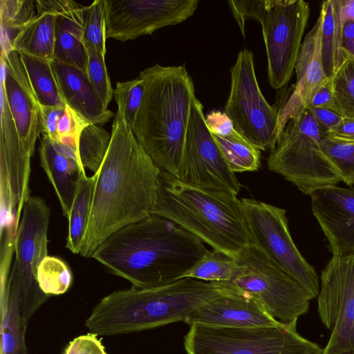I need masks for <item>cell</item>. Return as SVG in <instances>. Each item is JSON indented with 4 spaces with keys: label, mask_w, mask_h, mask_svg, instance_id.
<instances>
[{
    "label": "cell",
    "mask_w": 354,
    "mask_h": 354,
    "mask_svg": "<svg viewBox=\"0 0 354 354\" xmlns=\"http://www.w3.org/2000/svg\"><path fill=\"white\" fill-rule=\"evenodd\" d=\"M160 171L124 119L115 114L110 145L97 172L80 255L91 257L112 234L153 214Z\"/></svg>",
    "instance_id": "cell-1"
},
{
    "label": "cell",
    "mask_w": 354,
    "mask_h": 354,
    "mask_svg": "<svg viewBox=\"0 0 354 354\" xmlns=\"http://www.w3.org/2000/svg\"><path fill=\"white\" fill-rule=\"evenodd\" d=\"M207 250L198 237L151 214L112 234L91 257L132 287L151 288L183 278Z\"/></svg>",
    "instance_id": "cell-2"
},
{
    "label": "cell",
    "mask_w": 354,
    "mask_h": 354,
    "mask_svg": "<svg viewBox=\"0 0 354 354\" xmlns=\"http://www.w3.org/2000/svg\"><path fill=\"white\" fill-rule=\"evenodd\" d=\"M221 294L213 282L190 277L159 287L115 290L100 299L84 324L97 335L114 336L185 322Z\"/></svg>",
    "instance_id": "cell-3"
},
{
    "label": "cell",
    "mask_w": 354,
    "mask_h": 354,
    "mask_svg": "<svg viewBox=\"0 0 354 354\" xmlns=\"http://www.w3.org/2000/svg\"><path fill=\"white\" fill-rule=\"evenodd\" d=\"M138 77L145 89L133 133L153 162L176 176L196 97L192 78L183 65L158 64L142 71Z\"/></svg>",
    "instance_id": "cell-4"
},
{
    "label": "cell",
    "mask_w": 354,
    "mask_h": 354,
    "mask_svg": "<svg viewBox=\"0 0 354 354\" xmlns=\"http://www.w3.org/2000/svg\"><path fill=\"white\" fill-rule=\"evenodd\" d=\"M152 214L234 257L250 243L241 201L236 195L189 186L162 170Z\"/></svg>",
    "instance_id": "cell-5"
},
{
    "label": "cell",
    "mask_w": 354,
    "mask_h": 354,
    "mask_svg": "<svg viewBox=\"0 0 354 354\" xmlns=\"http://www.w3.org/2000/svg\"><path fill=\"white\" fill-rule=\"evenodd\" d=\"M327 132L310 109L301 106L286 122L270 150L268 169L282 176L306 195L336 185L342 179L321 146Z\"/></svg>",
    "instance_id": "cell-6"
},
{
    "label": "cell",
    "mask_w": 354,
    "mask_h": 354,
    "mask_svg": "<svg viewBox=\"0 0 354 354\" xmlns=\"http://www.w3.org/2000/svg\"><path fill=\"white\" fill-rule=\"evenodd\" d=\"M235 259L232 278L213 282L221 293L249 297L283 323L297 320L308 313L312 295L254 245L244 247Z\"/></svg>",
    "instance_id": "cell-7"
},
{
    "label": "cell",
    "mask_w": 354,
    "mask_h": 354,
    "mask_svg": "<svg viewBox=\"0 0 354 354\" xmlns=\"http://www.w3.org/2000/svg\"><path fill=\"white\" fill-rule=\"evenodd\" d=\"M297 320L259 327L190 326L187 354H323L317 344L297 331Z\"/></svg>",
    "instance_id": "cell-8"
},
{
    "label": "cell",
    "mask_w": 354,
    "mask_h": 354,
    "mask_svg": "<svg viewBox=\"0 0 354 354\" xmlns=\"http://www.w3.org/2000/svg\"><path fill=\"white\" fill-rule=\"evenodd\" d=\"M50 217V209L41 198L30 196L27 199L17 233L15 260L8 280L1 283V290L17 298L28 323L50 297L41 290L37 280L38 267L48 256Z\"/></svg>",
    "instance_id": "cell-9"
},
{
    "label": "cell",
    "mask_w": 354,
    "mask_h": 354,
    "mask_svg": "<svg viewBox=\"0 0 354 354\" xmlns=\"http://www.w3.org/2000/svg\"><path fill=\"white\" fill-rule=\"evenodd\" d=\"M230 75V91L223 112L243 138L260 150H272L279 135L278 111L260 90L252 51H239Z\"/></svg>",
    "instance_id": "cell-10"
},
{
    "label": "cell",
    "mask_w": 354,
    "mask_h": 354,
    "mask_svg": "<svg viewBox=\"0 0 354 354\" xmlns=\"http://www.w3.org/2000/svg\"><path fill=\"white\" fill-rule=\"evenodd\" d=\"M250 243L260 250L314 297L318 295V276L301 254L289 232L286 211L252 198L241 200Z\"/></svg>",
    "instance_id": "cell-11"
},
{
    "label": "cell",
    "mask_w": 354,
    "mask_h": 354,
    "mask_svg": "<svg viewBox=\"0 0 354 354\" xmlns=\"http://www.w3.org/2000/svg\"><path fill=\"white\" fill-rule=\"evenodd\" d=\"M176 177L197 189L236 196L241 188L206 125L203 106L196 96L192 104L182 158Z\"/></svg>",
    "instance_id": "cell-12"
},
{
    "label": "cell",
    "mask_w": 354,
    "mask_h": 354,
    "mask_svg": "<svg viewBox=\"0 0 354 354\" xmlns=\"http://www.w3.org/2000/svg\"><path fill=\"white\" fill-rule=\"evenodd\" d=\"M317 296L319 317L331 331L323 354L354 353V256H333Z\"/></svg>",
    "instance_id": "cell-13"
},
{
    "label": "cell",
    "mask_w": 354,
    "mask_h": 354,
    "mask_svg": "<svg viewBox=\"0 0 354 354\" xmlns=\"http://www.w3.org/2000/svg\"><path fill=\"white\" fill-rule=\"evenodd\" d=\"M310 15L303 0H273L262 21L270 85L279 89L292 76Z\"/></svg>",
    "instance_id": "cell-14"
},
{
    "label": "cell",
    "mask_w": 354,
    "mask_h": 354,
    "mask_svg": "<svg viewBox=\"0 0 354 354\" xmlns=\"http://www.w3.org/2000/svg\"><path fill=\"white\" fill-rule=\"evenodd\" d=\"M106 38L120 41L151 35L180 24L197 9L198 0H104Z\"/></svg>",
    "instance_id": "cell-15"
},
{
    "label": "cell",
    "mask_w": 354,
    "mask_h": 354,
    "mask_svg": "<svg viewBox=\"0 0 354 354\" xmlns=\"http://www.w3.org/2000/svg\"><path fill=\"white\" fill-rule=\"evenodd\" d=\"M0 88L5 93L21 146L32 157L36 141L41 133L39 104L19 55L12 48L1 50Z\"/></svg>",
    "instance_id": "cell-16"
},
{
    "label": "cell",
    "mask_w": 354,
    "mask_h": 354,
    "mask_svg": "<svg viewBox=\"0 0 354 354\" xmlns=\"http://www.w3.org/2000/svg\"><path fill=\"white\" fill-rule=\"evenodd\" d=\"M311 208L334 256H354V187H324L310 195Z\"/></svg>",
    "instance_id": "cell-17"
},
{
    "label": "cell",
    "mask_w": 354,
    "mask_h": 354,
    "mask_svg": "<svg viewBox=\"0 0 354 354\" xmlns=\"http://www.w3.org/2000/svg\"><path fill=\"white\" fill-rule=\"evenodd\" d=\"M323 16L318 19L307 34L297 59L295 69L297 75L294 91L287 102L278 111L279 133L283 126L301 107L308 109L317 90L330 79L322 64L321 34Z\"/></svg>",
    "instance_id": "cell-18"
},
{
    "label": "cell",
    "mask_w": 354,
    "mask_h": 354,
    "mask_svg": "<svg viewBox=\"0 0 354 354\" xmlns=\"http://www.w3.org/2000/svg\"><path fill=\"white\" fill-rule=\"evenodd\" d=\"M37 10L55 14V58L87 76L88 53L84 43L86 6L71 0H37Z\"/></svg>",
    "instance_id": "cell-19"
},
{
    "label": "cell",
    "mask_w": 354,
    "mask_h": 354,
    "mask_svg": "<svg viewBox=\"0 0 354 354\" xmlns=\"http://www.w3.org/2000/svg\"><path fill=\"white\" fill-rule=\"evenodd\" d=\"M218 327H259L280 324L256 300L239 294L222 293L193 312L185 322Z\"/></svg>",
    "instance_id": "cell-20"
},
{
    "label": "cell",
    "mask_w": 354,
    "mask_h": 354,
    "mask_svg": "<svg viewBox=\"0 0 354 354\" xmlns=\"http://www.w3.org/2000/svg\"><path fill=\"white\" fill-rule=\"evenodd\" d=\"M39 154L41 166L55 189L64 216L68 218L80 173L85 171V168L75 149L43 135Z\"/></svg>",
    "instance_id": "cell-21"
},
{
    "label": "cell",
    "mask_w": 354,
    "mask_h": 354,
    "mask_svg": "<svg viewBox=\"0 0 354 354\" xmlns=\"http://www.w3.org/2000/svg\"><path fill=\"white\" fill-rule=\"evenodd\" d=\"M52 67L65 104L90 124H103L114 113L104 107L95 95L87 76L78 68L53 59Z\"/></svg>",
    "instance_id": "cell-22"
},
{
    "label": "cell",
    "mask_w": 354,
    "mask_h": 354,
    "mask_svg": "<svg viewBox=\"0 0 354 354\" xmlns=\"http://www.w3.org/2000/svg\"><path fill=\"white\" fill-rule=\"evenodd\" d=\"M321 48L324 72L330 79L349 56L343 45L342 0H326L322 3Z\"/></svg>",
    "instance_id": "cell-23"
},
{
    "label": "cell",
    "mask_w": 354,
    "mask_h": 354,
    "mask_svg": "<svg viewBox=\"0 0 354 354\" xmlns=\"http://www.w3.org/2000/svg\"><path fill=\"white\" fill-rule=\"evenodd\" d=\"M37 11L34 19L16 35L12 48L17 53L53 61L55 58V14Z\"/></svg>",
    "instance_id": "cell-24"
},
{
    "label": "cell",
    "mask_w": 354,
    "mask_h": 354,
    "mask_svg": "<svg viewBox=\"0 0 354 354\" xmlns=\"http://www.w3.org/2000/svg\"><path fill=\"white\" fill-rule=\"evenodd\" d=\"M97 174L88 176L85 171L80 175L73 203L68 216L66 248L73 254H80L87 228L95 184Z\"/></svg>",
    "instance_id": "cell-25"
},
{
    "label": "cell",
    "mask_w": 354,
    "mask_h": 354,
    "mask_svg": "<svg viewBox=\"0 0 354 354\" xmlns=\"http://www.w3.org/2000/svg\"><path fill=\"white\" fill-rule=\"evenodd\" d=\"M1 354H28L26 333L28 327L20 304L15 296L1 290Z\"/></svg>",
    "instance_id": "cell-26"
},
{
    "label": "cell",
    "mask_w": 354,
    "mask_h": 354,
    "mask_svg": "<svg viewBox=\"0 0 354 354\" xmlns=\"http://www.w3.org/2000/svg\"><path fill=\"white\" fill-rule=\"evenodd\" d=\"M30 86L39 104L65 106L52 67V61L18 53Z\"/></svg>",
    "instance_id": "cell-27"
},
{
    "label": "cell",
    "mask_w": 354,
    "mask_h": 354,
    "mask_svg": "<svg viewBox=\"0 0 354 354\" xmlns=\"http://www.w3.org/2000/svg\"><path fill=\"white\" fill-rule=\"evenodd\" d=\"M212 136L232 172L254 171L259 169L260 149L235 129L227 136Z\"/></svg>",
    "instance_id": "cell-28"
},
{
    "label": "cell",
    "mask_w": 354,
    "mask_h": 354,
    "mask_svg": "<svg viewBox=\"0 0 354 354\" xmlns=\"http://www.w3.org/2000/svg\"><path fill=\"white\" fill-rule=\"evenodd\" d=\"M35 9L37 10L35 1H0L1 50L12 48L16 35L37 15Z\"/></svg>",
    "instance_id": "cell-29"
},
{
    "label": "cell",
    "mask_w": 354,
    "mask_h": 354,
    "mask_svg": "<svg viewBox=\"0 0 354 354\" xmlns=\"http://www.w3.org/2000/svg\"><path fill=\"white\" fill-rule=\"evenodd\" d=\"M236 266L234 257L221 250H207L205 255L190 269L184 277L207 282L230 281Z\"/></svg>",
    "instance_id": "cell-30"
},
{
    "label": "cell",
    "mask_w": 354,
    "mask_h": 354,
    "mask_svg": "<svg viewBox=\"0 0 354 354\" xmlns=\"http://www.w3.org/2000/svg\"><path fill=\"white\" fill-rule=\"evenodd\" d=\"M111 135L103 127L89 124L82 132L78 155L81 164L94 174L100 169L107 153Z\"/></svg>",
    "instance_id": "cell-31"
},
{
    "label": "cell",
    "mask_w": 354,
    "mask_h": 354,
    "mask_svg": "<svg viewBox=\"0 0 354 354\" xmlns=\"http://www.w3.org/2000/svg\"><path fill=\"white\" fill-rule=\"evenodd\" d=\"M330 80L335 112L354 120V58L349 55Z\"/></svg>",
    "instance_id": "cell-32"
},
{
    "label": "cell",
    "mask_w": 354,
    "mask_h": 354,
    "mask_svg": "<svg viewBox=\"0 0 354 354\" xmlns=\"http://www.w3.org/2000/svg\"><path fill=\"white\" fill-rule=\"evenodd\" d=\"M37 280L41 290L50 297L67 292L72 284L73 276L69 267L62 259L46 256L38 267Z\"/></svg>",
    "instance_id": "cell-33"
},
{
    "label": "cell",
    "mask_w": 354,
    "mask_h": 354,
    "mask_svg": "<svg viewBox=\"0 0 354 354\" xmlns=\"http://www.w3.org/2000/svg\"><path fill=\"white\" fill-rule=\"evenodd\" d=\"M327 133L323 136L321 142L324 156L342 181L348 185H354V142L335 139Z\"/></svg>",
    "instance_id": "cell-34"
},
{
    "label": "cell",
    "mask_w": 354,
    "mask_h": 354,
    "mask_svg": "<svg viewBox=\"0 0 354 354\" xmlns=\"http://www.w3.org/2000/svg\"><path fill=\"white\" fill-rule=\"evenodd\" d=\"M106 21L104 0H95L86 6L84 43L88 51L106 55Z\"/></svg>",
    "instance_id": "cell-35"
},
{
    "label": "cell",
    "mask_w": 354,
    "mask_h": 354,
    "mask_svg": "<svg viewBox=\"0 0 354 354\" xmlns=\"http://www.w3.org/2000/svg\"><path fill=\"white\" fill-rule=\"evenodd\" d=\"M145 89L144 81L138 77L130 81L118 82L113 90V96L118 104L115 114L122 117L131 129L142 102Z\"/></svg>",
    "instance_id": "cell-36"
},
{
    "label": "cell",
    "mask_w": 354,
    "mask_h": 354,
    "mask_svg": "<svg viewBox=\"0 0 354 354\" xmlns=\"http://www.w3.org/2000/svg\"><path fill=\"white\" fill-rule=\"evenodd\" d=\"M87 77L93 92L104 107L107 106L113 95V90L105 63V55L88 51Z\"/></svg>",
    "instance_id": "cell-37"
},
{
    "label": "cell",
    "mask_w": 354,
    "mask_h": 354,
    "mask_svg": "<svg viewBox=\"0 0 354 354\" xmlns=\"http://www.w3.org/2000/svg\"><path fill=\"white\" fill-rule=\"evenodd\" d=\"M227 3L245 38V20L253 19L261 24L272 6L273 0H229Z\"/></svg>",
    "instance_id": "cell-38"
},
{
    "label": "cell",
    "mask_w": 354,
    "mask_h": 354,
    "mask_svg": "<svg viewBox=\"0 0 354 354\" xmlns=\"http://www.w3.org/2000/svg\"><path fill=\"white\" fill-rule=\"evenodd\" d=\"M89 124L79 113L66 104L64 113L58 124L57 142L70 146L78 153L80 137L82 131Z\"/></svg>",
    "instance_id": "cell-39"
},
{
    "label": "cell",
    "mask_w": 354,
    "mask_h": 354,
    "mask_svg": "<svg viewBox=\"0 0 354 354\" xmlns=\"http://www.w3.org/2000/svg\"><path fill=\"white\" fill-rule=\"evenodd\" d=\"M65 106H44L39 104L41 131L43 136L58 141V124L64 113Z\"/></svg>",
    "instance_id": "cell-40"
},
{
    "label": "cell",
    "mask_w": 354,
    "mask_h": 354,
    "mask_svg": "<svg viewBox=\"0 0 354 354\" xmlns=\"http://www.w3.org/2000/svg\"><path fill=\"white\" fill-rule=\"evenodd\" d=\"M96 334L88 333L73 339L63 354H107Z\"/></svg>",
    "instance_id": "cell-41"
},
{
    "label": "cell",
    "mask_w": 354,
    "mask_h": 354,
    "mask_svg": "<svg viewBox=\"0 0 354 354\" xmlns=\"http://www.w3.org/2000/svg\"><path fill=\"white\" fill-rule=\"evenodd\" d=\"M205 120L212 135L227 136L234 130L231 120L224 112L220 111H212L205 115Z\"/></svg>",
    "instance_id": "cell-42"
},
{
    "label": "cell",
    "mask_w": 354,
    "mask_h": 354,
    "mask_svg": "<svg viewBox=\"0 0 354 354\" xmlns=\"http://www.w3.org/2000/svg\"><path fill=\"white\" fill-rule=\"evenodd\" d=\"M309 109L319 124L328 131L337 127L343 120L341 115L332 110L318 107H310Z\"/></svg>",
    "instance_id": "cell-43"
},
{
    "label": "cell",
    "mask_w": 354,
    "mask_h": 354,
    "mask_svg": "<svg viewBox=\"0 0 354 354\" xmlns=\"http://www.w3.org/2000/svg\"><path fill=\"white\" fill-rule=\"evenodd\" d=\"M310 107L323 108L335 111L330 80L317 90L313 97Z\"/></svg>",
    "instance_id": "cell-44"
},
{
    "label": "cell",
    "mask_w": 354,
    "mask_h": 354,
    "mask_svg": "<svg viewBox=\"0 0 354 354\" xmlns=\"http://www.w3.org/2000/svg\"><path fill=\"white\" fill-rule=\"evenodd\" d=\"M327 133L335 139L354 142V120L343 118L337 127L328 131Z\"/></svg>",
    "instance_id": "cell-45"
},
{
    "label": "cell",
    "mask_w": 354,
    "mask_h": 354,
    "mask_svg": "<svg viewBox=\"0 0 354 354\" xmlns=\"http://www.w3.org/2000/svg\"><path fill=\"white\" fill-rule=\"evenodd\" d=\"M342 35L344 48L354 58V19L343 21Z\"/></svg>",
    "instance_id": "cell-46"
},
{
    "label": "cell",
    "mask_w": 354,
    "mask_h": 354,
    "mask_svg": "<svg viewBox=\"0 0 354 354\" xmlns=\"http://www.w3.org/2000/svg\"><path fill=\"white\" fill-rule=\"evenodd\" d=\"M342 17L354 19V0H342Z\"/></svg>",
    "instance_id": "cell-47"
},
{
    "label": "cell",
    "mask_w": 354,
    "mask_h": 354,
    "mask_svg": "<svg viewBox=\"0 0 354 354\" xmlns=\"http://www.w3.org/2000/svg\"><path fill=\"white\" fill-rule=\"evenodd\" d=\"M351 354H354V353H351Z\"/></svg>",
    "instance_id": "cell-48"
}]
</instances>
